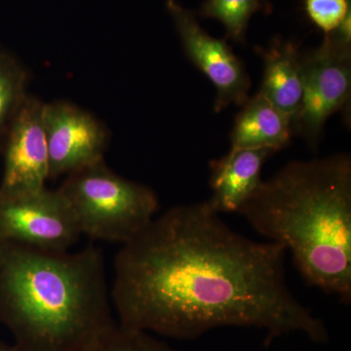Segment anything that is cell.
I'll list each match as a JSON object with an SVG mask.
<instances>
[{"mask_svg":"<svg viewBox=\"0 0 351 351\" xmlns=\"http://www.w3.org/2000/svg\"><path fill=\"white\" fill-rule=\"evenodd\" d=\"M351 9L350 0H306L309 20L325 36L332 34Z\"/></svg>","mask_w":351,"mask_h":351,"instance_id":"cell-16","label":"cell"},{"mask_svg":"<svg viewBox=\"0 0 351 351\" xmlns=\"http://www.w3.org/2000/svg\"><path fill=\"white\" fill-rule=\"evenodd\" d=\"M73 210L60 193L44 188L0 198V239L49 252H66L82 237Z\"/></svg>","mask_w":351,"mask_h":351,"instance_id":"cell-5","label":"cell"},{"mask_svg":"<svg viewBox=\"0 0 351 351\" xmlns=\"http://www.w3.org/2000/svg\"><path fill=\"white\" fill-rule=\"evenodd\" d=\"M271 149H230L210 163L212 195L206 202L214 212L237 213L261 186L265 161Z\"/></svg>","mask_w":351,"mask_h":351,"instance_id":"cell-10","label":"cell"},{"mask_svg":"<svg viewBox=\"0 0 351 351\" xmlns=\"http://www.w3.org/2000/svg\"><path fill=\"white\" fill-rule=\"evenodd\" d=\"M282 246L233 230L205 202L178 205L122 245L110 290L119 326L178 339L221 327L265 332V345L302 332L329 341L325 323L286 282Z\"/></svg>","mask_w":351,"mask_h":351,"instance_id":"cell-1","label":"cell"},{"mask_svg":"<svg viewBox=\"0 0 351 351\" xmlns=\"http://www.w3.org/2000/svg\"><path fill=\"white\" fill-rule=\"evenodd\" d=\"M265 63L262 94L274 107L292 120L302 100V55L293 41L274 40L267 49H261Z\"/></svg>","mask_w":351,"mask_h":351,"instance_id":"cell-11","label":"cell"},{"mask_svg":"<svg viewBox=\"0 0 351 351\" xmlns=\"http://www.w3.org/2000/svg\"><path fill=\"white\" fill-rule=\"evenodd\" d=\"M260 7L261 0H206L201 15L219 20L225 25L228 38L240 43L243 41L252 16Z\"/></svg>","mask_w":351,"mask_h":351,"instance_id":"cell-14","label":"cell"},{"mask_svg":"<svg viewBox=\"0 0 351 351\" xmlns=\"http://www.w3.org/2000/svg\"><path fill=\"white\" fill-rule=\"evenodd\" d=\"M302 106L293 129L315 147L329 117L350 101L351 48L325 36L317 49L302 56Z\"/></svg>","mask_w":351,"mask_h":351,"instance_id":"cell-6","label":"cell"},{"mask_svg":"<svg viewBox=\"0 0 351 351\" xmlns=\"http://www.w3.org/2000/svg\"><path fill=\"white\" fill-rule=\"evenodd\" d=\"M29 75L24 64L0 50V151L27 97Z\"/></svg>","mask_w":351,"mask_h":351,"instance_id":"cell-13","label":"cell"},{"mask_svg":"<svg viewBox=\"0 0 351 351\" xmlns=\"http://www.w3.org/2000/svg\"><path fill=\"white\" fill-rule=\"evenodd\" d=\"M239 214L290 253L308 285L351 302V158L293 161L263 181Z\"/></svg>","mask_w":351,"mask_h":351,"instance_id":"cell-3","label":"cell"},{"mask_svg":"<svg viewBox=\"0 0 351 351\" xmlns=\"http://www.w3.org/2000/svg\"><path fill=\"white\" fill-rule=\"evenodd\" d=\"M0 351H20L15 346H9L0 341Z\"/></svg>","mask_w":351,"mask_h":351,"instance_id":"cell-17","label":"cell"},{"mask_svg":"<svg viewBox=\"0 0 351 351\" xmlns=\"http://www.w3.org/2000/svg\"><path fill=\"white\" fill-rule=\"evenodd\" d=\"M85 351H179L151 332L117 326Z\"/></svg>","mask_w":351,"mask_h":351,"instance_id":"cell-15","label":"cell"},{"mask_svg":"<svg viewBox=\"0 0 351 351\" xmlns=\"http://www.w3.org/2000/svg\"><path fill=\"white\" fill-rule=\"evenodd\" d=\"M105 258L0 239V323L20 351H85L117 326Z\"/></svg>","mask_w":351,"mask_h":351,"instance_id":"cell-2","label":"cell"},{"mask_svg":"<svg viewBox=\"0 0 351 351\" xmlns=\"http://www.w3.org/2000/svg\"><path fill=\"white\" fill-rule=\"evenodd\" d=\"M50 180L105 160L108 127L93 113L68 101L44 104Z\"/></svg>","mask_w":351,"mask_h":351,"instance_id":"cell-7","label":"cell"},{"mask_svg":"<svg viewBox=\"0 0 351 351\" xmlns=\"http://www.w3.org/2000/svg\"><path fill=\"white\" fill-rule=\"evenodd\" d=\"M166 7L186 56L216 87L215 112H221L232 104L243 106L250 98V77L232 48L225 40L207 34L195 14L175 0H167Z\"/></svg>","mask_w":351,"mask_h":351,"instance_id":"cell-8","label":"cell"},{"mask_svg":"<svg viewBox=\"0 0 351 351\" xmlns=\"http://www.w3.org/2000/svg\"><path fill=\"white\" fill-rule=\"evenodd\" d=\"M60 193L82 234L125 244L156 218L158 198L149 186L122 177L105 160L66 176Z\"/></svg>","mask_w":351,"mask_h":351,"instance_id":"cell-4","label":"cell"},{"mask_svg":"<svg viewBox=\"0 0 351 351\" xmlns=\"http://www.w3.org/2000/svg\"><path fill=\"white\" fill-rule=\"evenodd\" d=\"M44 104L29 95L4 142L0 198L16 197L46 188L49 156L44 129Z\"/></svg>","mask_w":351,"mask_h":351,"instance_id":"cell-9","label":"cell"},{"mask_svg":"<svg viewBox=\"0 0 351 351\" xmlns=\"http://www.w3.org/2000/svg\"><path fill=\"white\" fill-rule=\"evenodd\" d=\"M293 132L292 120L258 92L237 115L230 149H267L276 152L287 147Z\"/></svg>","mask_w":351,"mask_h":351,"instance_id":"cell-12","label":"cell"}]
</instances>
